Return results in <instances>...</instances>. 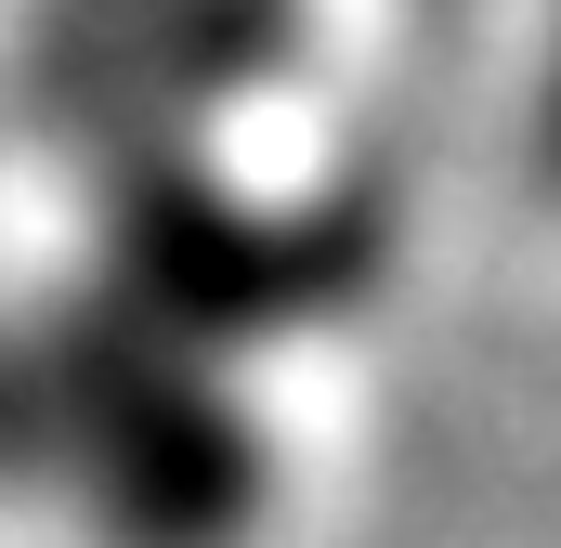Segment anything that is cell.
<instances>
[{
	"instance_id": "cell-1",
	"label": "cell",
	"mask_w": 561,
	"mask_h": 548,
	"mask_svg": "<svg viewBox=\"0 0 561 548\" xmlns=\"http://www.w3.org/2000/svg\"><path fill=\"white\" fill-rule=\"evenodd\" d=\"M523 157H536V183L561 196V13H549V66H536V132H523Z\"/></svg>"
}]
</instances>
